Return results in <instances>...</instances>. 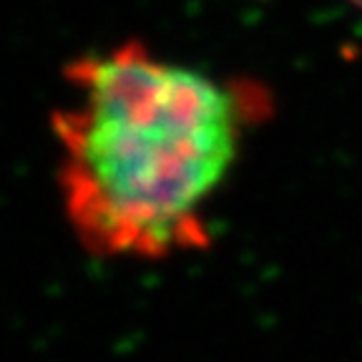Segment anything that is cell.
<instances>
[{
	"label": "cell",
	"mask_w": 362,
	"mask_h": 362,
	"mask_svg": "<svg viewBox=\"0 0 362 362\" xmlns=\"http://www.w3.org/2000/svg\"><path fill=\"white\" fill-rule=\"evenodd\" d=\"M53 113L63 214L96 257L164 259L199 249L206 206L237 164L259 96L161 58L141 40L63 68Z\"/></svg>",
	"instance_id": "6da1fadb"
},
{
	"label": "cell",
	"mask_w": 362,
	"mask_h": 362,
	"mask_svg": "<svg viewBox=\"0 0 362 362\" xmlns=\"http://www.w3.org/2000/svg\"><path fill=\"white\" fill-rule=\"evenodd\" d=\"M352 3H355V6H360V8H362V0H352Z\"/></svg>",
	"instance_id": "7a4b0ae2"
}]
</instances>
